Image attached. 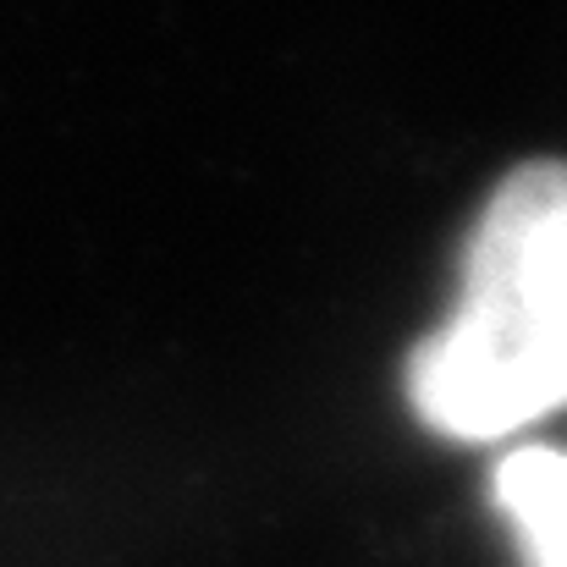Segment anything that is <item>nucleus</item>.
<instances>
[{
	"label": "nucleus",
	"instance_id": "1",
	"mask_svg": "<svg viewBox=\"0 0 567 567\" xmlns=\"http://www.w3.org/2000/svg\"><path fill=\"white\" fill-rule=\"evenodd\" d=\"M408 396L452 441H491L567 408V166H524L485 204L457 315L413 353Z\"/></svg>",
	"mask_w": 567,
	"mask_h": 567
},
{
	"label": "nucleus",
	"instance_id": "2",
	"mask_svg": "<svg viewBox=\"0 0 567 567\" xmlns=\"http://www.w3.org/2000/svg\"><path fill=\"white\" fill-rule=\"evenodd\" d=\"M496 502L513 518L529 567H567V452L524 446L496 468Z\"/></svg>",
	"mask_w": 567,
	"mask_h": 567
}]
</instances>
